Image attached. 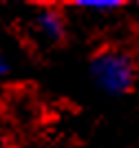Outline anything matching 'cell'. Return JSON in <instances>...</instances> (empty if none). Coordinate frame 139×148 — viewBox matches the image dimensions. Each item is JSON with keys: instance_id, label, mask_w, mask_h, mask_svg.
<instances>
[{"instance_id": "cell-3", "label": "cell", "mask_w": 139, "mask_h": 148, "mask_svg": "<svg viewBox=\"0 0 139 148\" xmlns=\"http://www.w3.org/2000/svg\"><path fill=\"white\" fill-rule=\"evenodd\" d=\"M121 2L115 0H82V2H75V9L82 13H88V16H110V13H117L121 9Z\"/></svg>"}, {"instance_id": "cell-4", "label": "cell", "mask_w": 139, "mask_h": 148, "mask_svg": "<svg viewBox=\"0 0 139 148\" xmlns=\"http://www.w3.org/2000/svg\"><path fill=\"white\" fill-rule=\"evenodd\" d=\"M7 75H9V60H7L5 51L0 49V80H5Z\"/></svg>"}, {"instance_id": "cell-2", "label": "cell", "mask_w": 139, "mask_h": 148, "mask_svg": "<svg viewBox=\"0 0 139 148\" xmlns=\"http://www.w3.org/2000/svg\"><path fill=\"white\" fill-rule=\"evenodd\" d=\"M33 31L49 44H62L68 40V18L64 9L53 5H42L33 11L31 18Z\"/></svg>"}, {"instance_id": "cell-1", "label": "cell", "mask_w": 139, "mask_h": 148, "mask_svg": "<svg viewBox=\"0 0 139 148\" xmlns=\"http://www.w3.org/2000/svg\"><path fill=\"white\" fill-rule=\"evenodd\" d=\"M88 77L93 86L108 97H124L133 93L139 77V66L133 53L121 47H99L88 58Z\"/></svg>"}]
</instances>
